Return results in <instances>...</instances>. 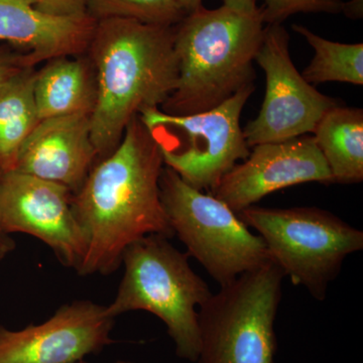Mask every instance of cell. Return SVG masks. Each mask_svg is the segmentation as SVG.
<instances>
[{"label": "cell", "mask_w": 363, "mask_h": 363, "mask_svg": "<svg viewBox=\"0 0 363 363\" xmlns=\"http://www.w3.org/2000/svg\"><path fill=\"white\" fill-rule=\"evenodd\" d=\"M164 167L156 138L133 117L118 147L93 166L72 198L86 240L80 276L117 271L126 248L150 234L175 235L161 199Z\"/></svg>", "instance_id": "1"}, {"label": "cell", "mask_w": 363, "mask_h": 363, "mask_svg": "<svg viewBox=\"0 0 363 363\" xmlns=\"http://www.w3.org/2000/svg\"><path fill=\"white\" fill-rule=\"evenodd\" d=\"M174 28L123 18L96 21L87 51L96 81L90 128L98 160L118 147L133 117L159 108L178 87Z\"/></svg>", "instance_id": "2"}, {"label": "cell", "mask_w": 363, "mask_h": 363, "mask_svg": "<svg viewBox=\"0 0 363 363\" xmlns=\"http://www.w3.org/2000/svg\"><path fill=\"white\" fill-rule=\"evenodd\" d=\"M177 89L162 111L177 116L218 106L255 80V57L266 32L262 9L199 7L175 26Z\"/></svg>", "instance_id": "3"}, {"label": "cell", "mask_w": 363, "mask_h": 363, "mask_svg": "<svg viewBox=\"0 0 363 363\" xmlns=\"http://www.w3.org/2000/svg\"><path fill=\"white\" fill-rule=\"evenodd\" d=\"M183 253L160 234H150L126 248L124 274L107 313L116 318L147 311L160 318L175 343L176 354L195 363L199 354L198 310L212 295Z\"/></svg>", "instance_id": "4"}, {"label": "cell", "mask_w": 363, "mask_h": 363, "mask_svg": "<svg viewBox=\"0 0 363 363\" xmlns=\"http://www.w3.org/2000/svg\"><path fill=\"white\" fill-rule=\"evenodd\" d=\"M284 272L274 262L240 274L198 310L195 363H274Z\"/></svg>", "instance_id": "5"}, {"label": "cell", "mask_w": 363, "mask_h": 363, "mask_svg": "<svg viewBox=\"0 0 363 363\" xmlns=\"http://www.w3.org/2000/svg\"><path fill=\"white\" fill-rule=\"evenodd\" d=\"M266 243L274 264L294 285L324 301L348 255L363 250V233L316 207L250 206L238 213Z\"/></svg>", "instance_id": "6"}, {"label": "cell", "mask_w": 363, "mask_h": 363, "mask_svg": "<svg viewBox=\"0 0 363 363\" xmlns=\"http://www.w3.org/2000/svg\"><path fill=\"white\" fill-rule=\"evenodd\" d=\"M160 189L174 234L220 286L272 262L259 234L211 193L192 187L166 166Z\"/></svg>", "instance_id": "7"}, {"label": "cell", "mask_w": 363, "mask_h": 363, "mask_svg": "<svg viewBox=\"0 0 363 363\" xmlns=\"http://www.w3.org/2000/svg\"><path fill=\"white\" fill-rule=\"evenodd\" d=\"M255 86L241 88L223 104L200 113L177 116L145 109L140 121L156 138L162 161L182 180L212 193L231 169L250 156L240 116Z\"/></svg>", "instance_id": "8"}, {"label": "cell", "mask_w": 363, "mask_h": 363, "mask_svg": "<svg viewBox=\"0 0 363 363\" xmlns=\"http://www.w3.org/2000/svg\"><path fill=\"white\" fill-rule=\"evenodd\" d=\"M289 40L283 26H266L255 57L266 73V96L259 116L243 130L250 147L310 135L327 112L340 105L303 78L291 59Z\"/></svg>", "instance_id": "9"}, {"label": "cell", "mask_w": 363, "mask_h": 363, "mask_svg": "<svg viewBox=\"0 0 363 363\" xmlns=\"http://www.w3.org/2000/svg\"><path fill=\"white\" fill-rule=\"evenodd\" d=\"M72 198L61 184L16 171L0 174V225L11 235L28 234L43 241L64 267L78 272L86 240Z\"/></svg>", "instance_id": "10"}, {"label": "cell", "mask_w": 363, "mask_h": 363, "mask_svg": "<svg viewBox=\"0 0 363 363\" xmlns=\"http://www.w3.org/2000/svg\"><path fill=\"white\" fill-rule=\"evenodd\" d=\"M114 322L106 306L78 300L21 330L0 325V363H77L114 343Z\"/></svg>", "instance_id": "11"}, {"label": "cell", "mask_w": 363, "mask_h": 363, "mask_svg": "<svg viewBox=\"0 0 363 363\" xmlns=\"http://www.w3.org/2000/svg\"><path fill=\"white\" fill-rule=\"evenodd\" d=\"M311 182L329 185L333 179L314 136L304 135L255 145L211 194L238 214L276 191Z\"/></svg>", "instance_id": "12"}, {"label": "cell", "mask_w": 363, "mask_h": 363, "mask_svg": "<svg viewBox=\"0 0 363 363\" xmlns=\"http://www.w3.org/2000/svg\"><path fill=\"white\" fill-rule=\"evenodd\" d=\"M89 114L40 121L21 145L13 171L65 186L76 193L97 161Z\"/></svg>", "instance_id": "13"}, {"label": "cell", "mask_w": 363, "mask_h": 363, "mask_svg": "<svg viewBox=\"0 0 363 363\" xmlns=\"http://www.w3.org/2000/svg\"><path fill=\"white\" fill-rule=\"evenodd\" d=\"M35 4L37 0H0V40L25 49L26 67L87 51L96 21L88 14L48 16Z\"/></svg>", "instance_id": "14"}, {"label": "cell", "mask_w": 363, "mask_h": 363, "mask_svg": "<svg viewBox=\"0 0 363 363\" xmlns=\"http://www.w3.org/2000/svg\"><path fill=\"white\" fill-rule=\"evenodd\" d=\"M70 57V56H69ZM59 57L35 72L33 93L40 121L90 114L96 102V81L89 60Z\"/></svg>", "instance_id": "15"}, {"label": "cell", "mask_w": 363, "mask_h": 363, "mask_svg": "<svg viewBox=\"0 0 363 363\" xmlns=\"http://www.w3.org/2000/svg\"><path fill=\"white\" fill-rule=\"evenodd\" d=\"M333 184L363 180V111L340 104L327 112L313 133Z\"/></svg>", "instance_id": "16"}, {"label": "cell", "mask_w": 363, "mask_h": 363, "mask_svg": "<svg viewBox=\"0 0 363 363\" xmlns=\"http://www.w3.org/2000/svg\"><path fill=\"white\" fill-rule=\"evenodd\" d=\"M35 77L28 67L0 86V174L13 171L21 145L39 123Z\"/></svg>", "instance_id": "17"}, {"label": "cell", "mask_w": 363, "mask_h": 363, "mask_svg": "<svg viewBox=\"0 0 363 363\" xmlns=\"http://www.w3.org/2000/svg\"><path fill=\"white\" fill-rule=\"evenodd\" d=\"M292 28L309 43L315 55L302 76L310 84L326 82L363 85V45L342 44L324 39L306 26Z\"/></svg>", "instance_id": "18"}, {"label": "cell", "mask_w": 363, "mask_h": 363, "mask_svg": "<svg viewBox=\"0 0 363 363\" xmlns=\"http://www.w3.org/2000/svg\"><path fill=\"white\" fill-rule=\"evenodd\" d=\"M86 13L95 21L123 18L162 26H175L186 16L177 0H87Z\"/></svg>", "instance_id": "19"}, {"label": "cell", "mask_w": 363, "mask_h": 363, "mask_svg": "<svg viewBox=\"0 0 363 363\" xmlns=\"http://www.w3.org/2000/svg\"><path fill=\"white\" fill-rule=\"evenodd\" d=\"M342 0H264L262 9L264 25H281L284 21L298 13H343Z\"/></svg>", "instance_id": "20"}, {"label": "cell", "mask_w": 363, "mask_h": 363, "mask_svg": "<svg viewBox=\"0 0 363 363\" xmlns=\"http://www.w3.org/2000/svg\"><path fill=\"white\" fill-rule=\"evenodd\" d=\"M87 0H37L38 11L52 16H79L86 13Z\"/></svg>", "instance_id": "21"}, {"label": "cell", "mask_w": 363, "mask_h": 363, "mask_svg": "<svg viewBox=\"0 0 363 363\" xmlns=\"http://www.w3.org/2000/svg\"><path fill=\"white\" fill-rule=\"evenodd\" d=\"M23 68H28V67L23 64L21 56L13 57V58L0 56V86L13 77Z\"/></svg>", "instance_id": "22"}, {"label": "cell", "mask_w": 363, "mask_h": 363, "mask_svg": "<svg viewBox=\"0 0 363 363\" xmlns=\"http://www.w3.org/2000/svg\"><path fill=\"white\" fill-rule=\"evenodd\" d=\"M16 248V241L11 234L6 233L0 225V262H2L9 253Z\"/></svg>", "instance_id": "23"}, {"label": "cell", "mask_w": 363, "mask_h": 363, "mask_svg": "<svg viewBox=\"0 0 363 363\" xmlns=\"http://www.w3.org/2000/svg\"><path fill=\"white\" fill-rule=\"evenodd\" d=\"M257 1L259 0H223V6L238 11H253L257 9Z\"/></svg>", "instance_id": "24"}, {"label": "cell", "mask_w": 363, "mask_h": 363, "mask_svg": "<svg viewBox=\"0 0 363 363\" xmlns=\"http://www.w3.org/2000/svg\"><path fill=\"white\" fill-rule=\"evenodd\" d=\"M343 13L350 18H359L362 16V0H350L345 2Z\"/></svg>", "instance_id": "25"}, {"label": "cell", "mask_w": 363, "mask_h": 363, "mask_svg": "<svg viewBox=\"0 0 363 363\" xmlns=\"http://www.w3.org/2000/svg\"><path fill=\"white\" fill-rule=\"evenodd\" d=\"M186 14L192 13L202 6V0H177Z\"/></svg>", "instance_id": "26"}, {"label": "cell", "mask_w": 363, "mask_h": 363, "mask_svg": "<svg viewBox=\"0 0 363 363\" xmlns=\"http://www.w3.org/2000/svg\"><path fill=\"white\" fill-rule=\"evenodd\" d=\"M114 363H136L133 362H128V360H117L116 362Z\"/></svg>", "instance_id": "27"}, {"label": "cell", "mask_w": 363, "mask_h": 363, "mask_svg": "<svg viewBox=\"0 0 363 363\" xmlns=\"http://www.w3.org/2000/svg\"><path fill=\"white\" fill-rule=\"evenodd\" d=\"M77 363H88V362H85V360H81V362H79Z\"/></svg>", "instance_id": "28"}]
</instances>
